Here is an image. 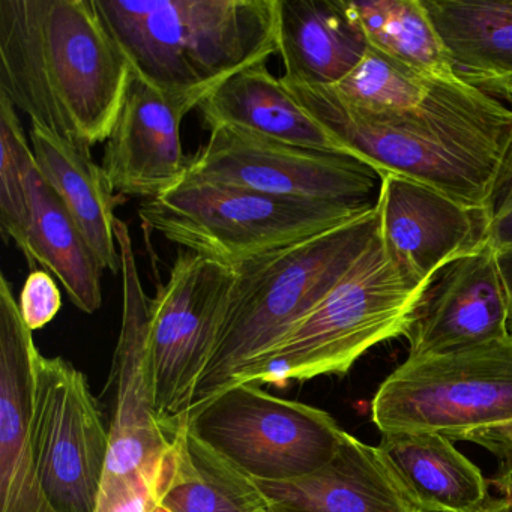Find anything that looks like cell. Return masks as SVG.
Instances as JSON below:
<instances>
[{
    "label": "cell",
    "mask_w": 512,
    "mask_h": 512,
    "mask_svg": "<svg viewBox=\"0 0 512 512\" xmlns=\"http://www.w3.org/2000/svg\"><path fill=\"white\" fill-rule=\"evenodd\" d=\"M133 77L94 0H0V94L79 148L106 143Z\"/></svg>",
    "instance_id": "cell-1"
},
{
    "label": "cell",
    "mask_w": 512,
    "mask_h": 512,
    "mask_svg": "<svg viewBox=\"0 0 512 512\" xmlns=\"http://www.w3.org/2000/svg\"><path fill=\"white\" fill-rule=\"evenodd\" d=\"M133 73L205 100L280 52V0H94Z\"/></svg>",
    "instance_id": "cell-2"
},
{
    "label": "cell",
    "mask_w": 512,
    "mask_h": 512,
    "mask_svg": "<svg viewBox=\"0 0 512 512\" xmlns=\"http://www.w3.org/2000/svg\"><path fill=\"white\" fill-rule=\"evenodd\" d=\"M377 229L373 208L343 226L236 266L229 307L193 407L232 386L274 349L340 283Z\"/></svg>",
    "instance_id": "cell-3"
},
{
    "label": "cell",
    "mask_w": 512,
    "mask_h": 512,
    "mask_svg": "<svg viewBox=\"0 0 512 512\" xmlns=\"http://www.w3.org/2000/svg\"><path fill=\"white\" fill-rule=\"evenodd\" d=\"M380 433H433L484 446L512 464V331L439 355L407 358L377 389Z\"/></svg>",
    "instance_id": "cell-4"
},
{
    "label": "cell",
    "mask_w": 512,
    "mask_h": 512,
    "mask_svg": "<svg viewBox=\"0 0 512 512\" xmlns=\"http://www.w3.org/2000/svg\"><path fill=\"white\" fill-rule=\"evenodd\" d=\"M425 292L401 277L377 229L340 283L233 385L284 388L326 374H346L371 347L406 335Z\"/></svg>",
    "instance_id": "cell-5"
},
{
    "label": "cell",
    "mask_w": 512,
    "mask_h": 512,
    "mask_svg": "<svg viewBox=\"0 0 512 512\" xmlns=\"http://www.w3.org/2000/svg\"><path fill=\"white\" fill-rule=\"evenodd\" d=\"M370 209L284 199L185 176L172 190L145 200L139 217L172 244L236 268L343 226Z\"/></svg>",
    "instance_id": "cell-6"
},
{
    "label": "cell",
    "mask_w": 512,
    "mask_h": 512,
    "mask_svg": "<svg viewBox=\"0 0 512 512\" xmlns=\"http://www.w3.org/2000/svg\"><path fill=\"white\" fill-rule=\"evenodd\" d=\"M115 233L121 253L124 308L109 383L113 391L109 455L95 512H106L140 497H160L173 437L155 406L149 353L151 298L140 280L128 224L116 218Z\"/></svg>",
    "instance_id": "cell-7"
},
{
    "label": "cell",
    "mask_w": 512,
    "mask_h": 512,
    "mask_svg": "<svg viewBox=\"0 0 512 512\" xmlns=\"http://www.w3.org/2000/svg\"><path fill=\"white\" fill-rule=\"evenodd\" d=\"M191 430L256 481H286L325 466L344 430L325 410L238 383L187 413Z\"/></svg>",
    "instance_id": "cell-8"
},
{
    "label": "cell",
    "mask_w": 512,
    "mask_h": 512,
    "mask_svg": "<svg viewBox=\"0 0 512 512\" xmlns=\"http://www.w3.org/2000/svg\"><path fill=\"white\" fill-rule=\"evenodd\" d=\"M334 88L359 115L424 136L497 154L505 152L512 137V103L461 77L428 76L371 49Z\"/></svg>",
    "instance_id": "cell-9"
},
{
    "label": "cell",
    "mask_w": 512,
    "mask_h": 512,
    "mask_svg": "<svg viewBox=\"0 0 512 512\" xmlns=\"http://www.w3.org/2000/svg\"><path fill=\"white\" fill-rule=\"evenodd\" d=\"M280 79L308 115L380 175L395 173L430 185L470 208L487 209L503 154L365 118L334 86Z\"/></svg>",
    "instance_id": "cell-10"
},
{
    "label": "cell",
    "mask_w": 512,
    "mask_h": 512,
    "mask_svg": "<svg viewBox=\"0 0 512 512\" xmlns=\"http://www.w3.org/2000/svg\"><path fill=\"white\" fill-rule=\"evenodd\" d=\"M236 283L235 268L179 253L169 281L149 304V353L155 406L170 431L190 412Z\"/></svg>",
    "instance_id": "cell-11"
},
{
    "label": "cell",
    "mask_w": 512,
    "mask_h": 512,
    "mask_svg": "<svg viewBox=\"0 0 512 512\" xmlns=\"http://www.w3.org/2000/svg\"><path fill=\"white\" fill-rule=\"evenodd\" d=\"M31 439L41 487L55 512H95L110 431L82 371L35 350Z\"/></svg>",
    "instance_id": "cell-12"
},
{
    "label": "cell",
    "mask_w": 512,
    "mask_h": 512,
    "mask_svg": "<svg viewBox=\"0 0 512 512\" xmlns=\"http://www.w3.org/2000/svg\"><path fill=\"white\" fill-rule=\"evenodd\" d=\"M190 178L284 199L376 208L382 175L358 158L275 142L232 127L209 130Z\"/></svg>",
    "instance_id": "cell-13"
},
{
    "label": "cell",
    "mask_w": 512,
    "mask_h": 512,
    "mask_svg": "<svg viewBox=\"0 0 512 512\" xmlns=\"http://www.w3.org/2000/svg\"><path fill=\"white\" fill-rule=\"evenodd\" d=\"M379 236L401 277L427 290L449 263L487 242V212L395 173L382 176Z\"/></svg>",
    "instance_id": "cell-14"
},
{
    "label": "cell",
    "mask_w": 512,
    "mask_h": 512,
    "mask_svg": "<svg viewBox=\"0 0 512 512\" xmlns=\"http://www.w3.org/2000/svg\"><path fill=\"white\" fill-rule=\"evenodd\" d=\"M202 101L167 94L133 73L101 163L116 194L151 200L184 181L191 157L182 148L181 125Z\"/></svg>",
    "instance_id": "cell-15"
},
{
    "label": "cell",
    "mask_w": 512,
    "mask_h": 512,
    "mask_svg": "<svg viewBox=\"0 0 512 512\" xmlns=\"http://www.w3.org/2000/svg\"><path fill=\"white\" fill-rule=\"evenodd\" d=\"M508 298L496 251L482 247L449 263L434 278L404 337L407 358L478 346L509 334Z\"/></svg>",
    "instance_id": "cell-16"
},
{
    "label": "cell",
    "mask_w": 512,
    "mask_h": 512,
    "mask_svg": "<svg viewBox=\"0 0 512 512\" xmlns=\"http://www.w3.org/2000/svg\"><path fill=\"white\" fill-rule=\"evenodd\" d=\"M0 275V512H55L44 494L31 439L32 358L37 346Z\"/></svg>",
    "instance_id": "cell-17"
},
{
    "label": "cell",
    "mask_w": 512,
    "mask_h": 512,
    "mask_svg": "<svg viewBox=\"0 0 512 512\" xmlns=\"http://www.w3.org/2000/svg\"><path fill=\"white\" fill-rule=\"evenodd\" d=\"M274 512H421L404 493L377 446L344 431L334 457L286 481H257Z\"/></svg>",
    "instance_id": "cell-18"
},
{
    "label": "cell",
    "mask_w": 512,
    "mask_h": 512,
    "mask_svg": "<svg viewBox=\"0 0 512 512\" xmlns=\"http://www.w3.org/2000/svg\"><path fill=\"white\" fill-rule=\"evenodd\" d=\"M370 52L353 2L280 0L283 79L305 85L337 86Z\"/></svg>",
    "instance_id": "cell-19"
},
{
    "label": "cell",
    "mask_w": 512,
    "mask_h": 512,
    "mask_svg": "<svg viewBox=\"0 0 512 512\" xmlns=\"http://www.w3.org/2000/svg\"><path fill=\"white\" fill-rule=\"evenodd\" d=\"M199 109L208 130L239 128L286 145L355 158L296 103L266 64L254 65L221 83Z\"/></svg>",
    "instance_id": "cell-20"
},
{
    "label": "cell",
    "mask_w": 512,
    "mask_h": 512,
    "mask_svg": "<svg viewBox=\"0 0 512 512\" xmlns=\"http://www.w3.org/2000/svg\"><path fill=\"white\" fill-rule=\"evenodd\" d=\"M377 451L421 512H484L493 497L481 469L433 433H385Z\"/></svg>",
    "instance_id": "cell-21"
},
{
    "label": "cell",
    "mask_w": 512,
    "mask_h": 512,
    "mask_svg": "<svg viewBox=\"0 0 512 512\" xmlns=\"http://www.w3.org/2000/svg\"><path fill=\"white\" fill-rule=\"evenodd\" d=\"M29 142L38 170L76 221L98 262L112 274H121L115 209L125 197L115 193L89 149L35 124H31Z\"/></svg>",
    "instance_id": "cell-22"
},
{
    "label": "cell",
    "mask_w": 512,
    "mask_h": 512,
    "mask_svg": "<svg viewBox=\"0 0 512 512\" xmlns=\"http://www.w3.org/2000/svg\"><path fill=\"white\" fill-rule=\"evenodd\" d=\"M160 505L167 512H271L256 479L200 439L187 416L175 424Z\"/></svg>",
    "instance_id": "cell-23"
},
{
    "label": "cell",
    "mask_w": 512,
    "mask_h": 512,
    "mask_svg": "<svg viewBox=\"0 0 512 512\" xmlns=\"http://www.w3.org/2000/svg\"><path fill=\"white\" fill-rule=\"evenodd\" d=\"M23 256L32 271L38 263L52 272L80 311L100 310L103 266L38 166L31 176V224Z\"/></svg>",
    "instance_id": "cell-24"
},
{
    "label": "cell",
    "mask_w": 512,
    "mask_h": 512,
    "mask_svg": "<svg viewBox=\"0 0 512 512\" xmlns=\"http://www.w3.org/2000/svg\"><path fill=\"white\" fill-rule=\"evenodd\" d=\"M422 2L461 79L485 89L512 76V0Z\"/></svg>",
    "instance_id": "cell-25"
},
{
    "label": "cell",
    "mask_w": 512,
    "mask_h": 512,
    "mask_svg": "<svg viewBox=\"0 0 512 512\" xmlns=\"http://www.w3.org/2000/svg\"><path fill=\"white\" fill-rule=\"evenodd\" d=\"M353 7L374 52L428 76L460 77L422 0H365Z\"/></svg>",
    "instance_id": "cell-26"
},
{
    "label": "cell",
    "mask_w": 512,
    "mask_h": 512,
    "mask_svg": "<svg viewBox=\"0 0 512 512\" xmlns=\"http://www.w3.org/2000/svg\"><path fill=\"white\" fill-rule=\"evenodd\" d=\"M37 167L16 107L0 94V224L25 251L31 224V176Z\"/></svg>",
    "instance_id": "cell-27"
},
{
    "label": "cell",
    "mask_w": 512,
    "mask_h": 512,
    "mask_svg": "<svg viewBox=\"0 0 512 512\" xmlns=\"http://www.w3.org/2000/svg\"><path fill=\"white\" fill-rule=\"evenodd\" d=\"M487 242L494 251L512 248V137L500 158L487 209Z\"/></svg>",
    "instance_id": "cell-28"
},
{
    "label": "cell",
    "mask_w": 512,
    "mask_h": 512,
    "mask_svg": "<svg viewBox=\"0 0 512 512\" xmlns=\"http://www.w3.org/2000/svg\"><path fill=\"white\" fill-rule=\"evenodd\" d=\"M62 308V295L49 272L34 269L20 292L19 310L29 331L49 325Z\"/></svg>",
    "instance_id": "cell-29"
},
{
    "label": "cell",
    "mask_w": 512,
    "mask_h": 512,
    "mask_svg": "<svg viewBox=\"0 0 512 512\" xmlns=\"http://www.w3.org/2000/svg\"><path fill=\"white\" fill-rule=\"evenodd\" d=\"M496 256L500 278H502L506 298H508L509 313H511L512 323V248L511 250L496 251Z\"/></svg>",
    "instance_id": "cell-30"
},
{
    "label": "cell",
    "mask_w": 512,
    "mask_h": 512,
    "mask_svg": "<svg viewBox=\"0 0 512 512\" xmlns=\"http://www.w3.org/2000/svg\"><path fill=\"white\" fill-rule=\"evenodd\" d=\"M484 91L494 95H503V97L508 98L509 103H512V76L499 80V82L491 83Z\"/></svg>",
    "instance_id": "cell-31"
},
{
    "label": "cell",
    "mask_w": 512,
    "mask_h": 512,
    "mask_svg": "<svg viewBox=\"0 0 512 512\" xmlns=\"http://www.w3.org/2000/svg\"><path fill=\"white\" fill-rule=\"evenodd\" d=\"M484 512H512V494H505L502 499H493Z\"/></svg>",
    "instance_id": "cell-32"
},
{
    "label": "cell",
    "mask_w": 512,
    "mask_h": 512,
    "mask_svg": "<svg viewBox=\"0 0 512 512\" xmlns=\"http://www.w3.org/2000/svg\"><path fill=\"white\" fill-rule=\"evenodd\" d=\"M511 331H512V328H511Z\"/></svg>",
    "instance_id": "cell-33"
},
{
    "label": "cell",
    "mask_w": 512,
    "mask_h": 512,
    "mask_svg": "<svg viewBox=\"0 0 512 512\" xmlns=\"http://www.w3.org/2000/svg\"><path fill=\"white\" fill-rule=\"evenodd\" d=\"M271 512H274V511H271Z\"/></svg>",
    "instance_id": "cell-34"
}]
</instances>
